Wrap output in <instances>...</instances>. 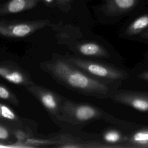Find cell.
<instances>
[{
    "label": "cell",
    "instance_id": "4",
    "mask_svg": "<svg viewBox=\"0 0 148 148\" xmlns=\"http://www.w3.org/2000/svg\"><path fill=\"white\" fill-rule=\"evenodd\" d=\"M46 24L47 21L41 20L16 21L2 20L0 21V34L8 37H25Z\"/></svg>",
    "mask_w": 148,
    "mask_h": 148
},
{
    "label": "cell",
    "instance_id": "11",
    "mask_svg": "<svg viewBox=\"0 0 148 148\" xmlns=\"http://www.w3.org/2000/svg\"><path fill=\"white\" fill-rule=\"evenodd\" d=\"M103 140L107 143L116 146L117 147H125L123 145H119L120 143H127L128 138L123 134L119 131L110 129L105 131L102 135Z\"/></svg>",
    "mask_w": 148,
    "mask_h": 148
},
{
    "label": "cell",
    "instance_id": "2",
    "mask_svg": "<svg viewBox=\"0 0 148 148\" xmlns=\"http://www.w3.org/2000/svg\"><path fill=\"white\" fill-rule=\"evenodd\" d=\"M64 115L68 120L76 123H82L94 120L104 119L119 125H126L125 123L120 121L102 110L88 104L65 103L63 108Z\"/></svg>",
    "mask_w": 148,
    "mask_h": 148
},
{
    "label": "cell",
    "instance_id": "17",
    "mask_svg": "<svg viewBox=\"0 0 148 148\" xmlns=\"http://www.w3.org/2000/svg\"><path fill=\"white\" fill-rule=\"evenodd\" d=\"M138 77L141 79L148 81V71L140 73L139 74Z\"/></svg>",
    "mask_w": 148,
    "mask_h": 148
},
{
    "label": "cell",
    "instance_id": "9",
    "mask_svg": "<svg viewBox=\"0 0 148 148\" xmlns=\"http://www.w3.org/2000/svg\"><path fill=\"white\" fill-rule=\"evenodd\" d=\"M77 50L81 54L86 56L99 58H108L110 56L108 51L103 46L92 42L80 44L77 46Z\"/></svg>",
    "mask_w": 148,
    "mask_h": 148
},
{
    "label": "cell",
    "instance_id": "14",
    "mask_svg": "<svg viewBox=\"0 0 148 148\" xmlns=\"http://www.w3.org/2000/svg\"><path fill=\"white\" fill-rule=\"evenodd\" d=\"M0 119L9 121H16L17 120V117L10 108L0 103Z\"/></svg>",
    "mask_w": 148,
    "mask_h": 148
},
{
    "label": "cell",
    "instance_id": "3",
    "mask_svg": "<svg viewBox=\"0 0 148 148\" xmlns=\"http://www.w3.org/2000/svg\"><path fill=\"white\" fill-rule=\"evenodd\" d=\"M66 61L82 71L98 77L121 80L128 77V74L124 71L105 64L72 57Z\"/></svg>",
    "mask_w": 148,
    "mask_h": 148
},
{
    "label": "cell",
    "instance_id": "19",
    "mask_svg": "<svg viewBox=\"0 0 148 148\" xmlns=\"http://www.w3.org/2000/svg\"><path fill=\"white\" fill-rule=\"evenodd\" d=\"M57 1L60 3H67L69 1H70L71 0H57Z\"/></svg>",
    "mask_w": 148,
    "mask_h": 148
},
{
    "label": "cell",
    "instance_id": "18",
    "mask_svg": "<svg viewBox=\"0 0 148 148\" xmlns=\"http://www.w3.org/2000/svg\"><path fill=\"white\" fill-rule=\"evenodd\" d=\"M141 36L143 38H147L148 39V29L146 30L141 35Z\"/></svg>",
    "mask_w": 148,
    "mask_h": 148
},
{
    "label": "cell",
    "instance_id": "1",
    "mask_svg": "<svg viewBox=\"0 0 148 148\" xmlns=\"http://www.w3.org/2000/svg\"><path fill=\"white\" fill-rule=\"evenodd\" d=\"M47 68L58 80L81 92L103 97L109 92L107 85L90 76L66 60L58 59L49 63Z\"/></svg>",
    "mask_w": 148,
    "mask_h": 148
},
{
    "label": "cell",
    "instance_id": "7",
    "mask_svg": "<svg viewBox=\"0 0 148 148\" xmlns=\"http://www.w3.org/2000/svg\"><path fill=\"white\" fill-rule=\"evenodd\" d=\"M139 0H106L104 10L109 15H119L134 9Z\"/></svg>",
    "mask_w": 148,
    "mask_h": 148
},
{
    "label": "cell",
    "instance_id": "10",
    "mask_svg": "<svg viewBox=\"0 0 148 148\" xmlns=\"http://www.w3.org/2000/svg\"><path fill=\"white\" fill-rule=\"evenodd\" d=\"M0 76L15 84H25L28 80L20 70L5 65H0Z\"/></svg>",
    "mask_w": 148,
    "mask_h": 148
},
{
    "label": "cell",
    "instance_id": "6",
    "mask_svg": "<svg viewBox=\"0 0 148 148\" xmlns=\"http://www.w3.org/2000/svg\"><path fill=\"white\" fill-rule=\"evenodd\" d=\"M41 0H9L0 5V15L16 13L31 9Z\"/></svg>",
    "mask_w": 148,
    "mask_h": 148
},
{
    "label": "cell",
    "instance_id": "8",
    "mask_svg": "<svg viewBox=\"0 0 148 148\" xmlns=\"http://www.w3.org/2000/svg\"><path fill=\"white\" fill-rule=\"evenodd\" d=\"M33 92H35L43 106L50 112L56 113L60 109L59 101L58 97L52 92L48 90L36 88Z\"/></svg>",
    "mask_w": 148,
    "mask_h": 148
},
{
    "label": "cell",
    "instance_id": "16",
    "mask_svg": "<svg viewBox=\"0 0 148 148\" xmlns=\"http://www.w3.org/2000/svg\"><path fill=\"white\" fill-rule=\"evenodd\" d=\"M9 137L8 130L3 126L0 125V139L6 140Z\"/></svg>",
    "mask_w": 148,
    "mask_h": 148
},
{
    "label": "cell",
    "instance_id": "15",
    "mask_svg": "<svg viewBox=\"0 0 148 148\" xmlns=\"http://www.w3.org/2000/svg\"><path fill=\"white\" fill-rule=\"evenodd\" d=\"M0 98L9 101H15V98L11 92L3 86L0 85Z\"/></svg>",
    "mask_w": 148,
    "mask_h": 148
},
{
    "label": "cell",
    "instance_id": "20",
    "mask_svg": "<svg viewBox=\"0 0 148 148\" xmlns=\"http://www.w3.org/2000/svg\"><path fill=\"white\" fill-rule=\"evenodd\" d=\"M45 1V2H46V3L50 4V3H52L54 1V0H43Z\"/></svg>",
    "mask_w": 148,
    "mask_h": 148
},
{
    "label": "cell",
    "instance_id": "12",
    "mask_svg": "<svg viewBox=\"0 0 148 148\" xmlns=\"http://www.w3.org/2000/svg\"><path fill=\"white\" fill-rule=\"evenodd\" d=\"M148 27V14L136 18L127 28L125 34L128 36L137 35Z\"/></svg>",
    "mask_w": 148,
    "mask_h": 148
},
{
    "label": "cell",
    "instance_id": "13",
    "mask_svg": "<svg viewBox=\"0 0 148 148\" xmlns=\"http://www.w3.org/2000/svg\"><path fill=\"white\" fill-rule=\"evenodd\" d=\"M127 143L130 147H148V128L135 132L128 138Z\"/></svg>",
    "mask_w": 148,
    "mask_h": 148
},
{
    "label": "cell",
    "instance_id": "5",
    "mask_svg": "<svg viewBox=\"0 0 148 148\" xmlns=\"http://www.w3.org/2000/svg\"><path fill=\"white\" fill-rule=\"evenodd\" d=\"M111 98L116 102L130 106L139 111H148L147 92L122 90L113 94Z\"/></svg>",
    "mask_w": 148,
    "mask_h": 148
}]
</instances>
